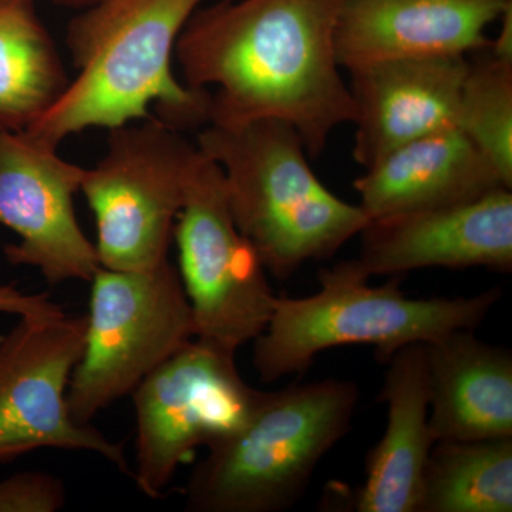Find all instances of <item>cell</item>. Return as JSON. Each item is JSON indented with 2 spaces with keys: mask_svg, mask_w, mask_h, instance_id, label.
<instances>
[{
  "mask_svg": "<svg viewBox=\"0 0 512 512\" xmlns=\"http://www.w3.org/2000/svg\"><path fill=\"white\" fill-rule=\"evenodd\" d=\"M382 400L387 426L366 460L359 512H419L424 470L436 441L430 433V380L424 343L397 350L387 360Z\"/></svg>",
  "mask_w": 512,
  "mask_h": 512,
  "instance_id": "cell-17",
  "label": "cell"
},
{
  "mask_svg": "<svg viewBox=\"0 0 512 512\" xmlns=\"http://www.w3.org/2000/svg\"><path fill=\"white\" fill-rule=\"evenodd\" d=\"M458 99L456 123L512 188V60L477 52Z\"/></svg>",
  "mask_w": 512,
  "mask_h": 512,
  "instance_id": "cell-20",
  "label": "cell"
},
{
  "mask_svg": "<svg viewBox=\"0 0 512 512\" xmlns=\"http://www.w3.org/2000/svg\"><path fill=\"white\" fill-rule=\"evenodd\" d=\"M436 441L512 437V355L460 329L424 343Z\"/></svg>",
  "mask_w": 512,
  "mask_h": 512,
  "instance_id": "cell-16",
  "label": "cell"
},
{
  "mask_svg": "<svg viewBox=\"0 0 512 512\" xmlns=\"http://www.w3.org/2000/svg\"><path fill=\"white\" fill-rule=\"evenodd\" d=\"M33 0H0V131L23 133L69 86Z\"/></svg>",
  "mask_w": 512,
  "mask_h": 512,
  "instance_id": "cell-18",
  "label": "cell"
},
{
  "mask_svg": "<svg viewBox=\"0 0 512 512\" xmlns=\"http://www.w3.org/2000/svg\"><path fill=\"white\" fill-rule=\"evenodd\" d=\"M195 144L220 167L235 224L279 281L330 258L369 222L322 184L302 138L282 121L208 124Z\"/></svg>",
  "mask_w": 512,
  "mask_h": 512,
  "instance_id": "cell-3",
  "label": "cell"
},
{
  "mask_svg": "<svg viewBox=\"0 0 512 512\" xmlns=\"http://www.w3.org/2000/svg\"><path fill=\"white\" fill-rule=\"evenodd\" d=\"M497 23H500V29L495 40H491L488 50L500 59L512 60V5L505 9Z\"/></svg>",
  "mask_w": 512,
  "mask_h": 512,
  "instance_id": "cell-23",
  "label": "cell"
},
{
  "mask_svg": "<svg viewBox=\"0 0 512 512\" xmlns=\"http://www.w3.org/2000/svg\"><path fill=\"white\" fill-rule=\"evenodd\" d=\"M87 316L20 318L0 338V461L40 448L89 451L131 476L121 444L73 420L70 377L86 342Z\"/></svg>",
  "mask_w": 512,
  "mask_h": 512,
  "instance_id": "cell-10",
  "label": "cell"
},
{
  "mask_svg": "<svg viewBox=\"0 0 512 512\" xmlns=\"http://www.w3.org/2000/svg\"><path fill=\"white\" fill-rule=\"evenodd\" d=\"M0 313L20 318H50L64 315L62 306L47 293H23L15 285L0 286Z\"/></svg>",
  "mask_w": 512,
  "mask_h": 512,
  "instance_id": "cell-22",
  "label": "cell"
},
{
  "mask_svg": "<svg viewBox=\"0 0 512 512\" xmlns=\"http://www.w3.org/2000/svg\"><path fill=\"white\" fill-rule=\"evenodd\" d=\"M359 387L328 379L261 392L241 429L208 448L185 510L279 512L298 503L322 458L352 426Z\"/></svg>",
  "mask_w": 512,
  "mask_h": 512,
  "instance_id": "cell-4",
  "label": "cell"
},
{
  "mask_svg": "<svg viewBox=\"0 0 512 512\" xmlns=\"http://www.w3.org/2000/svg\"><path fill=\"white\" fill-rule=\"evenodd\" d=\"M136 468L131 477L158 498L195 448H210L244 426L261 390L239 375L235 352L194 338L133 393Z\"/></svg>",
  "mask_w": 512,
  "mask_h": 512,
  "instance_id": "cell-9",
  "label": "cell"
},
{
  "mask_svg": "<svg viewBox=\"0 0 512 512\" xmlns=\"http://www.w3.org/2000/svg\"><path fill=\"white\" fill-rule=\"evenodd\" d=\"M356 261L367 275L424 268H512V194L500 188L464 204L367 222Z\"/></svg>",
  "mask_w": 512,
  "mask_h": 512,
  "instance_id": "cell-12",
  "label": "cell"
},
{
  "mask_svg": "<svg viewBox=\"0 0 512 512\" xmlns=\"http://www.w3.org/2000/svg\"><path fill=\"white\" fill-rule=\"evenodd\" d=\"M86 342L67 389L73 420L92 424L195 338L194 316L177 269L100 268L93 276Z\"/></svg>",
  "mask_w": 512,
  "mask_h": 512,
  "instance_id": "cell-6",
  "label": "cell"
},
{
  "mask_svg": "<svg viewBox=\"0 0 512 512\" xmlns=\"http://www.w3.org/2000/svg\"><path fill=\"white\" fill-rule=\"evenodd\" d=\"M200 148L157 117L110 130L107 153L84 170L101 268L146 271L167 261Z\"/></svg>",
  "mask_w": 512,
  "mask_h": 512,
  "instance_id": "cell-7",
  "label": "cell"
},
{
  "mask_svg": "<svg viewBox=\"0 0 512 512\" xmlns=\"http://www.w3.org/2000/svg\"><path fill=\"white\" fill-rule=\"evenodd\" d=\"M84 170L25 131H0V225L19 237L3 252L12 265L39 269L50 285L90 282L101 268L74 210Z\"/></svg>",
  "mask_w": 512,
  "mask_h": 512,
  "instance_id": "cell-11",
  "label": "cell"
},
{
  "mask_svg": "<svg viewBox=\"0 0 512 512\" xmlns=\"http://www.w3.org/2000/svg\"><path fill=\"white\" fill-rule=\"evenodd\" d=\"M204 0H97L69 23L76 77L25 133L59 147L89 128L113 130L153 119L190 130L207 126L210 96L175 79L178 37Z\"/></svg>",
  "mask_w": 512,
  "mask_h": 512,
  "instance_id": "cell-2",
  "label": "cell"
},
{
  "mask_svg": "<svg viewBox=\"0 0 512 512\" xmlns=\"http://www.w3.org/2000/svg\"><path fill=\"white\" fill-rule=\"evenodd\" d=\"M510 188L456 126L397 147L355 181L370 220L464 204Z\"/></svg>",
  "mask_w": 512,
  "mask_h": 512,
  "instance_id": "cell-15",
  "label": "cell"
},
{
  "mask_svg": "<svg viewBox=\"0 0 512 512\" xmlns=\"http://www.w3.org/2000/svg\"><path fill=\"white\" fill-rule=\"evenodd\" d=\"M512 0H343L336 56L346 72L416 57L468 56L490 46L487 30Z\"/></svg>",
  "mask_w": 512,
  "mask_h": 512,
  "instance_id": "cell-13",
  "label": "cell"
},
{
  "mask_svg": "<svg viewBox=\"0 0 512 512\" xmlns=\"http://www.w3.org/2000/svg\"><path fill=\"white\" fill-rule=\"evenodd\" d=\"M342 2L222 0L195 10L174 57L184 83L210 96L208 124L282 121L309 157L323 153L333 131L353 120L336 56Z\"/></svg>",
  "mask_w": 512,
  "mask_h": 512,
  "instance_id": "cell-1",
  "label": "cell"
},
{
  "mask_svg": "<svg viewBox=\"0 0 512 512\" xmlns=\"http://www.w3.org/2000/svg\"><path fill=\"white\" fill-rule=\"evenodd\" d=\"M50 2L55 3L57 6H63V8L82 10L96 3L97 0H50Z\"/></svg>",
  "mask_w": 512,
  "mask_h": 512,
  "instance_id": "cell-24",
  "label": "cell"
},
{
  "mask_svg": "<svg viewBox=\"0 0 512 512\" xmlns=\"http://www.w3.org/2000/svg\"><path fill=\"white\" fill-rule=\"evenodd\" d=\"M467 56L386 60L352 70L355 143L363 170L397 147L454 126Z\"/></svg>",
  "mask_w": 512,
  "mask_h": 512,
  "instance_id": "cell-14",
  "label": "cell"
},
{
  "mask_svg": "<svg viewBox=\"0 0 512 512\" xmlns=\"http://www.w3.org/2000/svg\"><path fill=\"white\" fill-rule=\"evenodd\" d=\"M356 259L322 269L320 289L306 298H276L264 332L254 340L252 362L262 382L302 375L323 350L372 345L386 363L413 343L453 330H474L500 299V288L470 298H409L399 279L370 286Z\"/></svg>",
  "mask_w": 512,
  "mask_h": 512,
  "instance_id": "cell-5",
  "label": "cell"
},
{
  "mask_svg": "<svg viewBox=\"0 0 512 512\" xmlns=\"http://www.w3.org/2000/svg\"><path fill=\"white\" fill-rule=\"evenodd\" d=\"M173 239L195 338L231 352L258 338L276 296L261 258L235 224L220 167L201 150Z\"/></svg>",
  "mask_w": 512,
  "mask_h": 512,
  "instance_id": "cell-8",
  "label": "cell"
},
{
  "mask_svg": "<svg viewBox=\"0 0 512 512\" xmlns=\"http://www.w3.org/2000/svg\"><path fill=\"white\" fill-rule=\"evenodd\" d=\"M66 504L60 478L47 473H20L0 481V512H56Z\"/></svg>",
  "mask_w": 512,
  "mask_h": 512,
  "instance_id": "cell-21",
  "label": "cell"
},
{
  "mask_svg": "<svg viewBox=\"0 0 512 512\" xmlns=\"http://www.w3.org/2000/svg\"><path fill=\"white\" fill-rule=\"evenodd\" d=\"M512 437L437 441L419 512H511Z\"/></svg>",
  "mask_w": 512,
  "mask_h": 512,
  "instance_id": "cell-19",
  "label": "cell"
}]
</instances>
